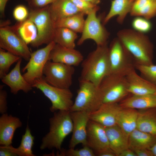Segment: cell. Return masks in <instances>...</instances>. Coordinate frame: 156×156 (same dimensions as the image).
Returning a JSON list of instances; mask_svg holds the SVG:
<instances>
[{
  "label": "cell",
  "mask_w": 156,
  "mask_h": 156,
  "mask_svg": "<svg viewBox=\"0 0 156 156\" xmlns=\"http://www.w3.org/2000/svg\"><path fill=\"white\" fill-rule=\"evenodd\" d=\"M108 48L110 74L126 77L135 70L134 58L117 37L113 40Z\"/></svg>",
  "instance_id": "cell-5"
},
{
  "label": "cell",
  "mask_w": 156,
  "mask_h": 156,
  "mask_svg": "<svg viewBox=\"0 0 156 156\" xmlns=\"http://www.w3.org/2000/svg\"><path fill=\"white\" fill-rule=\"evenodd\" d=\"M117 37L134 58L135 63L144 65L153 64V45L145 34L133 29L118 31Z\"/></svg>",
  "instance_id": "cell-1"
},
{
  "label": "cell",
  "mask_w": 156,
  "mask_h": 156,
  "mask_svg": "<svg viewBox=\"0 0 156 156\" xmlns=\"http://www.w3.org/2000/svg\"><path fill=\"white\" fill-rule=\"evenodd\" d=\"M126 77L130 94L135 95L156 94V85L139 76L135 70Z\"/></svg>",
  "instance_id": "cell-18"
},
{
  "label": "cell",
  "mask_w": 156,
  "mask_h": 156,
  "mask_svg": "<svg viewBox=\"0 0 156 156\" xmlns=\"http://www.w3.org/2000/svg\"><path fill=\"white\" fill-rule=\"evenodd\" d=\"M148 149L151 151L153 156H156V140L153 145Z\"/></svg>",
  "instance_id": "cell-45"
},
{
  "label": "cell",
  "mask_w": 156,
  "mask_h": 156,
  "mask_svg": "<svg viewBox=\"0 0 156 156\" xmlns=\"http://www.w3.org/2000/svg\"><path fill=\"white\" fill-rule=\"evenodd\" d=\"M21 57L3 49H0V78L1 79L6 75L10 66L17 62Z\"/></svg>",
  "instance_id": "cell-32"
},
{
  "label": "cell",
  "mask_w": 156,
  "mask_h": 156,
  "mask_svg": "<svg viewBox=\"0 0 156 156\" xmlns=\"http://www.w3.org/2000/svg\"><path fill=\"white\" fill-rule=\"evenodd\" d=\"M87 146L94 151L95 155L110 149L105 127L93 121L89 120L87 129Z\"/></svg>",
  "instance_id": "cell-13"
},
{
  "label": "cell",
  "mask_w": 156,
  "mask_h": 156,
  "mask_svg": "<svg viewBox=\"0 0 156 156\" xmlns=\"http://www.w3.org/2000/svg\"><path fill=\"white\" fill-rule=\"evenodd\" d=\"M8 0H0V12L1 16H5V10L6 4Z\"/></svg>",
  "instance_id": "cell-42"
},
{
  "label": "cell",
  "mask_w": 156,
  "mask_h": 156,
  "mask_svg": "<svg viewBox=\"0 0 156 156\" xmlns=\"http://www.w3.org/2000/svg\"><path fill=\"white\" fill-rule=\"evenodd\" d=\"M74 66L48 60L43 69V78L48 84L61 88H69L72 83Z\"/></svg>",
  "instance_id": "cell-9"
},
{
  "label": "cell",
  "mask_w": 156,
  "mask_h": 156,
  "mask_svg": "<svg viewBox=\"0 0 156 156\" xmlns=\"http://www.w3.org/2000/svg\"><path fill=\"white\" fill-rule=\"evenodd\" d=\"M3 86L0 85V113L2 114L6 113L8 109L7 94L6 91L3 89Z\"/></svg>",
  "instance_id": "cell-38"
},
{
  "label": "cell",
  "mask_w": 156,
  "mask_h": 156,
  "mask_svg": "<svg viewBox=\"0 0 156 156\" xmlns=\"http://www.w3.org/2000/svg\"><path fill=\"white\" fill-rule=\"evenodd\" d=\"M122 107L139 109L156 108V94L132 95L127 96L119 103Z\"/></svg>",
  "instance_id": "cell-24"
},
{
  "label": "cell",
  "mask_w": 156,
  "mask_h": 156,
  "mask_svg": "<svg viewBox=\"0 0 156 156\" xmlns=\"http://www.w3.org/2000/svg\"><path fill=\"white\" fill-rule=\"evenodd\" d=\"M49 5L41 8L31 9L27 18L34 23L37 29V38L31 44L33 47L48 44L53 41L55 27Z\"/></svg>",
  "instance_id": "cell-7"
},
{
  "label": "cell",
  "mask_w": 156,
  "mask_h": 156,
  "mask_svg": "<svg viewBox=\"0 0 156 156\" xmlns=\"http://www.w3.org/2000/svg\"><path fill=\"white\" fill-rule=\"evenodd\" d=\"M81 12L88 15L97 6L90 2L83 0H71Z\"/></svg>",
  "instance_id": "cell-36"
},
{
  "label": "cell",
  "mask_w": 156,
  "mask_h": 156,
  "mask_svg": "<svg viewBox=\"0 0 156 156\" xmlns=\"http://www.w3.org/2000/svg\"><path fill=\"white\" fill-rule=\"evenodd\" d=\"M32 9L41 8L51 4L56 0H25Z\"/></svg>",
  "instance_id": "cell-39"
},
{
  "label": "cell",
  "mask_w": 156,
  "mask_h": 156,
  "mask_svg": "<svg viewBox=\"0 0 156 156\" xmlns=\"http://www.w3.org/2000/svg\"><path fill=\"white\" fill-rule=\"evenodd\" d=\"M105 129L110 148L116 156L129 148V136L118 125Z\"/></svg>",
  "instance_id": "cell-20"
},
{
  "label": "cell",
  "mask_w": 156,
  "mask_h": 156,
  "mask_svg": "<svg viewBox=\"0 0 156 156\" xmlns=\"http://www.w3.org/2000/svg\"><path fill=\"white\" fill-rule=\"evenodd\" d=\"M22 39L27 44H31L36 39L38 31L34 23L27 18L22 22H18L15 25Z\"/></svg>",
  "instance_id": "cell-31"
},
{
  "label": "cell",
  "mask_w": 156,
  "mask_h": 156,
  "mask_svg": "<svg viewBox=\"0 0 156 156\" xmlns=\"http://www.w3.org/2000/svg\"><path fill=\"white\" fill-rule=\"evenodd\" d=\"M79 149L69 148L68 149L62 148L57 153V156H95L93 151L87 146H83Z\"/></svg>",
  "instance_id": "cell-34"
},
{
  "label": "cell",
  "mask_w": 156,
  "mask_h": 156,
  "mask_svg": "<svg viewBox=\"0 0 156 156\" xmlns=\"http://www.w3.org/2000/svg\"><path fill=\"white\" fill-rule=\"evenodd\" d=\"M77 95L70 112L95 111L103 103V97L99 86L86 80L79 79Z\"/></svg>",
  "instance_id": "cell-4"
},
{
  "label": "cell",
  "mask_w": 156,
  "mask_h": 156,
  "mask_svg": "<svg viewBox=\"0 0 156 156\" xmlns=\"http://www.w3.org/2000/svg\"><path fill=\"white\" fill-rule=\"evenodd\" d=\"M135 67L140 72L142 77L156 85V65L135 63Z\"/></svg>",
  "instance_id": "cell-33"
},
{
  "label": "cell",
  "mask_w": 156,
  "mask_h": 156,
  "mask_svg": "<svg viewBox=\"0 0 156 156\" xmlns=\"http://www.w3.org/2000/svg\"><path fill=\"white\" fill-rule=\"evenodd\" d=\"M54 23L57 20L81 12L71 0H56L49 5Z\"/></svg>",
  "instance_id": "cell-23"
},
{
  "label": "cell",
  "mask_w": 156,
  "mask_h": 156,
  "mask_svg": "<svg viewBox=\"0 0 156 156\" xmlns=\"http://www.w3.org/2000/svg\"><path fill=\"white\" fill-rule=\"evenodd\" d=\"M99 87L102 95V104L118 103L130 94L125 76L109 74L103 79Z\"/></svg>",
  "instance_id": "cell-8"
},
{
  "label": "cell",
  "mask_w": 156,
  "mask_h": 156,
  "mask_svg": "<svg viewBox=\"0 0 156 156\" xmlns=\"http://www.w3.org/2000/svg\"><path fill=\"white\" fill-rule=\"evenodd\" d=\"M22 125L19 118L6 113L2 114L0 117V145H11L14 132Z\"/></svg>",
  "instance_id": "cell-19"
},
{
  "label": "cell",
  "mask_w": 156,
  "mask_h": 156,
  "mask_svg": "<svg viewBox=\"0 0 156 156\" xmlns=\"http://www.w3.org/2000/svg\"><path fill=\"white\" fill-rule=\"evenodd\" d=\"M77 33L64 27H55L53 41L56 44L70 48H75Z\"/></svg>",
  "instance_id": "cell-29"
},
{
  "label": "cell",
  "mask_w": 156,
  "mask_h": 156,
  "mask_svg": "<svg viewBox=\"0 0 156 156\" xmlns=\"http://www.w3.org/2000/svg\"><path fill=\"white\" fill-rule=\"evenodd\" d=\"M1 145L0 156H16L17 155L12 150L10 145Z\"/></svg>",
  "instance_id": "cell-40"
},
{
  "label": "cell",
  "mask_w": 156,
  "mask_h": 156,
  "mask_svg": "<svg viewBox=\"0 0 156 156\" xmlns=\"http://www.w3.org/2000/svg\"><path fill=\"white\" fill-rule=\"evenodd\" d=\"M83 12H80L70 16L60 19L54 23L55 27H64L75 32L82 33L85 20Z\"/></svg>",
  "instance_id": "cell-28"
},
{
  "label": "cell",
  "mask_w": 156,
  "mask_h": 156,
  "mask_svg": "<svg viewBox=\"0 0 156 156\" xmlns=\"http://www.w3.org/2000/svg\"><path fill=\"white\" fill-rule=\"evenodd\" d=\"M85 1H88L91 3L93 4L97 5L99 3L100 1V0H83Z\"/></svg>",
  "instance_id": "cell-46"
},
{
  "label": "cell",
  "mask_w": 156,
  "mask_h": 156,
  "mask_svg": "<svg viewBox=\"0 0 156 156\" xmlns=\"http://www.w3.org/2000/svg\"><path fill=\"white\" fill-rule=\"evenodd\" d=\"M29 14L27 8L23 5H17L13 11V16L18 22H22L25 20Z\"/></svg>",
  "instance_id": "cell-37"
},
{
  "label": "cell",
  "mask_w": 156,
  "mask_h": 156,
  "mask_svg": "<svg viewBox=\"0 0 156 156\" xmlns=\"http://www.w3.org/2000/svg\"><path fill=\"white\" fill-rule=\"evenodd\" d=\"M138 114V110L136 109L121 106L117 112L116 125L128 136L136 129Z\"/></svg>",
  "instance_id": "cell-21"
},
{
  "label": "cell",
  "mask_w": 156,
  "mask_h": 156,
  "mask_svg": "<svg viewBox=\"0 0 156 156\" xmlns=\"http://www.w3.org/2000/svg\"><path fill=\"white\" fill-rule=\"evenodd\" d=\"M99 8L97 6L87 15L82 34L77 42V45H81L85 41L88 39L94 41L97 46L107 44L109 34L104 27L103 25L101 24V19L96 15Z\"/></svg>",
  "instance_id": "cell-11"
},
{
  "label": "cell",
  "mask_w": 156,
  "mask_h": 156,
  "mask_svg": "<svg viewBox=\"0 0 156 156\" xmlns=\"http://www.w3.org/2000/svg\"><path fill=\"white\" fill-rule=\"evenodd\" d=\"M135 0H113L109 10L104 17L103 24L105 25L113 17L117 16V22L122 24L127 15L130 13Z\"/></svg>",
  "instance_id": "cell-22"
},
{
  "label": "cell",
  "mask_w": 156,
  "mask_h": 156,
  "mask_svg": "<svg viewBox=\"0 0 156 156\" xmlns=\"http://www.w3.org/2000/svg\"><path fill=\"white\" fill-rule=\"evenodd\" d=\"M129 14L150 20L156 16V0H135Z\"/></svg>",
  "instance_id": "cell-27"
},
{
  "label": "cell",
  "mask_w": 156,
  "mask_h": 156,
  "mask_svg": "<svg viewBox=\"0 0 156 156\" xmlns=\"http://www.w3.org/2000/svg\"><path fill=\"white\" fill-rule=\"evenodd\" d=\"M79 79L90 81L99 86L103 79L110 73L109 48L107 44L97 46L81 64Z\"/></svg>",
  "instance_id": "cell-2"
},
{
  "label": "cell",
  "mask_w": 156,
  "mask_h": 156,
  "mask_svg": "<svg viewBox=\"0 0 156 156\" xmlns=\"http://www.w3.org/2000/svg\"><path fill=\"white\" fill-rule=\"evenodd\" d=\"M98 156H116V154L112 151L109 150L104 151L97 154Z\"/></svg>",
  "instance_id": "cell-44"
},
{
  "label": "cell",
  "mask_w": 156,
  "mask_h": 156,
  "mask_svg": "<svg viewBox=\"0 0 156 156\" xmlns=\"http://www.w3.org/2000/svg\"><path fill=\"white\" fill-rule=\"evenodd\" d=\"M137 156H153L151 151L148 149H141L133 150Z\"/></svg>",
  "instance_id": "cell-41"
},
{
  "label": "cell",
  "mask_w": 156,
  "mask_h": 156,
  "mask_svg": "<svg viewBox=\"0 0 156 156\" xmlns=\"http://www.w3.org/2000/svg\"><path fill=\"white\" fill-rule=\"evenodd\" d=\"M136 129L156 137V108L138 110Z\"/></svg>",
  "instance_id": "cell-25"
},
{
  "label": "cell",
  "mask_w": 156,
  "mask_h": 156,
  "mask_svg": "<svg viewBox=\"0 0 156 156\" xmlns=\"http://www.w3.org/2000/svg\"><path fill=\"white\" fill-rule=\"evenodd\" d=\"M90 113L85 111L70 112L73 128L69 148H75L80 144L83 146H87V129Z\"/></svg>",
  "instance_id": "cell-14"
},
{
  "label": "cell",
  "mask_w": 156,
  "mask_h": 156,
  "mask_svg": "<svg viewBox=\"0 0 156 156\" xmlns=\"http://www.w3.org/2000/svg\"><path fill=\"white\" fill-rule=\"evenodd\" d=\"M34 137L31 133L27 124L25 132L22 136L20 144L17 148L12 146V150L13 152L19 156H35L33 153L32 148L34 143Z\"/></svg>",
  "instance_id": "cell-30"
},
{
  "label": "cell",
  "mask_w": 156,
  "mask_h": 156,
  "mask_svg": "<svg viewBox=\"0 0 156 156\" xmlns=\"http://www.w3.org/2000/svg\"><path fill=\"white\" fill-rule=\"evenodd\" d=\"M156 140V136L136 129L129 136V148L132 150L148 149Z\"/></svg>",
  "instance_id": "cell-26"
},
{
  "label": "cell",
  "mask_w": 156,
  "mask_h": 156,
  "mask_svg": "<svg viewBox=\"0 0 156 156\" xmlns=\"http://www.w3.org/2000/svg\"><path fill=\"white\" fill-rule=\"evenodd\" d=\"M131 26L133 29L144 34L150 31L152 27L149 20L140 16H135L133 18Z\"/></svg>",
  "instance_id": "cell-35"
},
{
  "label": "cell",
  "mask_w": 156,
  "mask_h": 156,
  "mask_svg": "<svg viewBox=\"0 0 156 156\" xmlns=\"http://www.w3.org/2000/svg\"><path fill=\"white\" fill-rule=\"evenodd\" d=\"M21 61V57L11 71L1 79L2 81L10 87L11 92L14 94H16L20 90L27 93L32 89L31 85L21 74L20 67Z\"/></svg>",
  "instance_id": "cell-17"
},
{
  "label": "cell",
  "mask_w": 156,
  "mask_h": 156,
  "mask_svg": "<svg viewBox=\"0 0 156 156\" xmlns=\"http://www.w3.org/2000/svg\"><path fill=\"white\" fill-rule=\"evenodd\" d=\"M32 87L40 90L51 101L49 109L52 112L58 111H70L74 101L73 94L69 88H63L52 86L47 83L43 77L37 79L32 85Z\"/></svg>",
  "instance_id": "cell-6"
},
{
  "label": "cell",
  "mask_w": 156,
  "mask_h": 156,
  "mask_svg": "<svg viewBox=\"0 0 156 156\" xmlns=\"http://www.w3.org/2000/svg\"><path fill=\"white\" fill-rule=\"evenodd\" d=\"M83 60L81 53L75 48H70L55 44L51 50L49 60L73 66H79Z\"/></svg>",
  "instance_id": "cell-15"
},
{
  "label": "cell",
  "mask_w": 156,
  "mask_h": 156,
  "mask_svg": "<svg viewBox=\"0 0 156 156\" xmlns=\"http://www.w3.org/2000/svg\"><path fill=\"white\" fill-rule=\"evenodd\" d=\"M120 107L118 103L103 104L96 110L90 113V120L105 127L116 125V116Z\"/></svg>",
  "instance_id": "cell-16"
},
{
  "label": "cell",
  "mask_w": 156,
  "mask_h": 156,
  "mask_svg": "<svg viewBox=\"0 0 156 156\" xmlns=\"http://www.w3.org/2000/svg\"><path fill=\"white\" fill-rule=\"evenodd\" d=\"M119 156H137V155L133 150L129 148L123 151Z\"/></svg>",
  "instance_id": "cell-43"
},
{
  "label": "cell",
  "mask_w": 156,
  "mask_h": 156,
  "mask_svg": "<svg viewBox=\"0 0 156 156\" xmlns=\"http://www.w3.org/2000/svg\"><path fill=\"white\" fill-rule=\"evenodd\" d=\"M55 44L52 41L45 47L31 53L29 62L22 70L23 72L26 70L23 75L31 85L36 79L43 77L44 67L49 60L50 52Z\"/></svg>",
  "instance_id": "cell-12"
},
{
  "label": "cell",
  "mask_w": 156,
  "mask_h": 156,
  "mask_svg": "<svg viewBox=\"0 0 156 156\" xmlns=\"http://www.w3.org/2000/svg\"><path fill=\"white\" fill-rule=\"evenodd\" d=\"M0 47L26 60H29L31 53L14 25L0 27Z\"/></svg>",
  "instance_id": "cell-10"
},
{
  "label": "cell",
  "mask_w": 156,
  "mask_h": 156,
  "mask_svg": "<svg viewBox=\"0 0 156 156\" xmlns=\"http://www.w3.org/2000/svg\"><path fill=\"white\" fill-rule=\"evenodd\" d=\"M49 131L42 140L40 146L41 150L55 148L59 151L65 138L72 132L73 122L70 112L58 111L54 112L49 118Z\"/></svg>",
  "instance_id": "cell-3"
}]
</instances>
